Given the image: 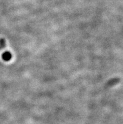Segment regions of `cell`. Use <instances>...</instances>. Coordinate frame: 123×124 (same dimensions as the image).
<instances>
[{
	"mask_svg": "<svg viewBox=\"0 0 123 124\" xmlns=\"http://www.w3.org/2000/svg\"><path fill=\"white\" fill-rule=\"evenodd\" d=\"M0 47L2 49H4L5 47V40L4 39H1L0 40Z\"/></svg>",
	"mask_w": 123,
	"mask_h": 124,
	"instance_id": "cell-1",
	"label": "cell"
}]
</instances>
